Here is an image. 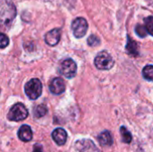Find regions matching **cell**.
Listing matches in <instances>:
<instances>
[{
  "instance_id": "obj_19",
  "label": "cell",
  "mask_w": 153,
  "mask_h": 152,
  "mask_svg": "<svg viewBox=\"0 0 153 152\" xmlns=\"http://www.w3.org/2000/svg\"><path fill=\"white\" fill-rule=\"evenodd\" d=\"M0 43H1V48H4L5 47L8 46V43H9V39L6 37L5 34L2 33L0 35Z\"/></svg>"
},
{
  "instance_id": "obj_9",
  "label": "cell",
  "mask_w": 153,
  "mask_h": 152,
  "mask_svg": "<svg viewBox=\"0 0 153 152\" xmlns=\"http://www.w3.org/2000/svg\"><path fill=\"white\" fill-rule=\"evenodd\" d=\"M52 138L57 145L62 146L66 142L67 133L65 130H64L63 128H56L52 133Z\"/></svg>"
},
{
  "instance_id": "obj_12",
  "label": "cell",
  "mask_w": 153,
  "mask_h": 152,
  "mask_svg": "<svg viewBox=\"0 0 153 152\" xmlns=\"http://www.w3.org/2000/svg\"><path fill=\"white\" fill-rule=\"evenodd\" d=\"M98 140H99V142L102 146H110L113 143L112 136H111L110 133L108 131H104L103 133H101L98 136Z\"/></svg>"
},
{
  "instance_id": "obj_3",
  "label": "cell",
  "mask_w": 153,
  "mask_h": 152,
  "mask_svg": "<svg viewBox=\"0 0 153 152\" xmlns=\"http://www.w3.org/2000/svg\"><path fill=\"white\" fill-rule=\"evenodd\" d=\"M26 95L30 99H37L42 93V83L39 79H31L24 87Z\"/></svg>"
},
{
  "instance_id": "obj_1",
  "label": "cell",
  "mask_w": 153,
  "mask_h": 152,
  "mask_svg": "<svg viewBox=\"0 0 153 152\" xmlns=\"http://www.w3.org/2000/svg\"><path fill=\"white\" fill-rule=\"evenodd\" d=\"M16 15V9L13 3L3 0L0 5V20L3 25L9 26Z\"/></svg>"
},
{
  "instance_id": "obj_8",
  "label": "cell",
  "mask_w": 153,
  "mask_h": 152,
  "mask_svg": "<svg viewBox=\"0 0 153 152\" xmlns=\"http://www.w3.org/2000/svg\"><path fill=\"white\" fill-rule=\"evenodd\" d=\"M61 38V30L60 29H54L48 31L45 36V41L49 46H56L60 41Z\"/></svg>"
},
{
  "instance_id": "obj_17",
  "label": "cell",
  "mask_w": 153,
  "mask_h": 152,
  "mask_svg": "<svg viewBox=\"0 0 153 152\" xmlns=\"http://www.w3.org/2000/svg\"><path fill=\"white\" fill-rule=\"evenodd\" d=\"M135 31L137 33V35L141 38H144L147 36V34L149 33L146 27H144L143 25H141V24H138L136 26V29H135Z\"/></svg>"
},
{
  "instance_id": "obj_18",
  "label": "cell",
  "mask_w": 153,
  "mask_h": 152,
  "mask_svg": "<svg viewBox=\"0 0 153 152\" xmlns=\"http://www.w3.org/2000/svg\"><path fill=\"white\" fill-rule=\"evenodd\" d=\"M88 44L91 47H98L100 44V39L96 35H91L88 38Z\"/></svg>"
},
{
  "instance_id": "obj_16",
  "label": "cell",
  "mask_w": 153,
  "mask_h": 152,
  "mask_svg": "<svg viewBox=\"0 0 153 152\" xmlns=\"http://www.w3.org/2000/svg\"><path fill=\"white\" fill-rule=\"evenodd\" d=\"M145 27L148 30V32L153 36V16H149L144 19Z\"/></svg>"
},
{
  "instance_id": "obj_5",
  "label": "cell",
  "mask_w": 153,
  "mask_h": 152,
  "mask_svg": "<svg viewBox=\"0 0 153 152\" xmlns=\"http://www.w3.org/2000/svg\"><path fill=\"white\" fill-rule=\"evenodd\" d=\"M58 71L65 77L71 79V78H74L76 74L77 65L73 59L68 58V59L62 61V63L60 64Z\"/></svg>"
},
{
  "instance_id": "obj_11",
  "label": "cell",
  "mask_w": 153,
  "mask_h": 152,
  "mask_svg": "<svg viewBox=\"0 0 153 152\" xmlns=\"http://www.w3.org/2000/svg\"><path fill=\"white\" fill-rule=\"evenodd\" d=\"M126 51L132 56H137L139 55V46L136 41H134L130 36L127 37V44H126Z\"/></svg>"
},
{
  "instance_id": "obj_10",
  "label": "cell",
  "mask_w": 153,
  "mask_h": 152,
  "mask_svg": "<svg viewBox=\"0 0 153 152\" xmlns=\"http://www.w3.org/2000/svg\"><path fill=\"white\" fill-rule=\"evenodd\" d=\"M18 137L21 141L27 142L31 141L32 139V131L31 128L27 125H23L21 126V128L18 131Z\"/></svg>"
},
{
  "instance_id": "obj_6",
  "label": "cell",
  "mask_w": 153,
  "mask_h": 152,
  "mask_svg": "<svg viewBox=\"0 0 153 152\" xmlns=\"http://www.w3.org/2000/svg\"><path fill=\"white\" fill-rule=\"evenodd\" d=\"M72 30L73 33L76 38H82L85 36L87 30H88V22L87 21L82 18L79 17L76 18L73 22H72Z\"/></svg>"
},
{
  "instance_id": "obj_13",
  "label": "cell",
  "mask_w": 153,
  "mask_h": 152,
  "mask_svg": "<svg viewBox=\"0 0 153 152\" xmlns=\"http://www.w3.org/2000/svg\"><path fill=\"white\" fill-rule=\"evenodd\" d=\"M47 113H48V109H47L46 106H44V105H39L33 110V116L36 118H40V117L44 116Z\"/></svg>"
},
{
  "instance_id": "obj_20",
  "label": "cell",
  "mask_w": 153,
  "mask_h": 152,
  "mask_svg": "<svg viewBox=\"0 0 153 152\" xmlns=\"http://www.w3.org/2000/svg\"><path fill=\"white\" fill-rule=\"evenodd\" d=\"M32 152H43L42 146L40 144H35L34 148H33V151Z\"/></svg>"
},
{
  "instance_id": "obj_4",
  "label": "cell",
  "mask_w": 153,
  "mask_h": 152,
  "mask_svg": "<svg viewBox=\"0 0 153 152\" xmlns=\"http://www.w3.org/2000/svg\"><path fill=\"white\" fill-rule=\"evenodd\" d=\"M28 116V110L25 108V106L22 103H17L14 106L12 107L10 109L7 118L10 121H14V122H19L22 121Z\"/></svg>"
},
{
  "instance_id": "obj_2",
  "label": "cell",
  "mask_w": 153,
  "mask_h": 152,
  "mask_svg": "<svg viewBox=\"0 0 153 152\" xmlns=\"http://www.w3.org/2000/svg\"><path fill=\"white\" fill-rule=\"evenodd\" d=\"M95 66L100 70H109L113 67L115 61L110 54L107 51H102L97 55L94 59Z\"/></svg>"
},
{
  "instance_id": "obj_14",
  "label": "cell",
  "mask_w": 153,
  "mask_h": 152,
  "mask_svg": "<svg viewBox=\"0 0 153 152\" xmlns=\"http://www.w3.org/2000/svg\"><path fill=\"white\" fill-rule=\"evenodd\" d=\"M120 133H121V136H122V140L125 143H130L132 142V134L125 127V126H121L120 128Z\"/></svg>"
},
{
  "instance_id": "obj_15",
  "label": "cell",
  "mask_w": 153,
  "mask_h": 152,
  "mask_svg": "<svg viewBox=\"0 0 153 152\" xmlns=\"http://www.w3.org/2000/svg\"><path fill=\"white\" fill-rule=\"evenodd\" d=\"M143 76L147 81L153 82V65H146L143 70Z\"/></svg>"
},
{
  "instance_id": "obj_7",
  "label": "cell",
  "mask_w": 153,
  "mask_h": 152,
  "mask_svg": "<svg viewBox=\"0 0 153 152\" xmlns=\"http://www.w3.org/2000/svg\"><path fill=\"white\" fill-rule=\"evenodd\" d=\"M65 82L60 77H56L53 79L49 84V90L54 95H60L65 91Z\"/></svg>"
}]
</instances>
